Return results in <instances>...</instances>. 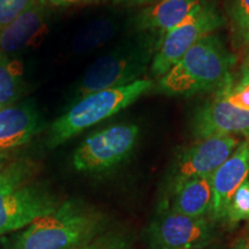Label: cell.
I'll return each mask as SVG.
<instances>
[{
  "mask_svg": "<svg viewBox=\"0 0 249 249\" xmlns=\"http://www.w3.org/2000/svg\"><path fill=\"white\" fill-rule=\"evenodd\" d=\"M46 1H48L49 5L54 6V7L67 8L73 7V6L89 4V2H92L93 0H46Z\"/></svg>",
  "mask_w": 249,
  "mask_h": 249,
  "instance_id": "7402d4cb",
  "label": "cell"
},
{
  "mask_svg": "<svg viewBox=\"0 0 249 249\" xmlns=\"http://www.w3.org/2000/svg\"><path fill=\"white\" fill-rule=\"evenodd\" d=\"M34 173L28 160L0 165V235L27 227L60 205L42 183L34 181Z\"/></svg>",
  "mask_w": 249,
  "mask_h": 249,
  "instance_id": "7a4b0ae2",
  "label": "cell"
},
{
  "mask_svg": "<svg viewBox=\"0 0 249 249\" xmlns=\"http://www.w3.org/2000/svg\"><path fill=\"white\" fill-rule=\"evenodd\" d=\"M233 249H249V231L236 241V244L233 246Z\"/></svg>",
  "mask_w": 249,
  "mask_h": 249,
  "instance_id": "cb8c5ba5",
  "label": "cell"
},
{
  "mask_svg": "<svg viewBox=\"0 0 249 249\" xmlns=\"http://www.w3.org/2000/svg\"><path fill=\"white\" fill-rule=\"evenodd\" d=\"M126 245L117 236H107V238L98 239L96 241H90L88 244L80 246L74 249H124Z\"/></svg>",
  "mask_w": 249,
  "mask_h": 249,
  "instance_id": "44dd1931",
  "label": "cell"
},
{
  "mask_svg": "<svg viewBox=\"0 0 249 249\" xmlns=\"http://www.w3.org/2000/svg\"><path fill=\"white\" fill-rule=\"evenodd\" d=\"M191 126L197 141L213 136L249 134V111L233 107L218 93L196 112Z\"/></svg>",
  "mask_w": 249,
  "mask_h": 249,
  "instance_id": "30bf717a",
  "label": "cell"
},
{
  "mask_svg": "<svg viewBox=\"0 0 249 249\" xmlns=\"http://www.w3.org/2000/svg\"><path fill=\"white\" fill-rule=\"evenodd\" d=\"M226 13L231 24L233 45L249 46V0H227Z\"/></svg>",
  "mask_w": 249,
  "mask_h": 249,
  "instance_id": "ac0fdd59",
  "label": "cell"
},
{
  "mask_svg": "<svg viewBox=\"0 0 249 249\" xmlns=\"http://www.w3.org/2000/svg\"><path fill=\"white\" fill-rule=\"evenodd\" d=\"M213 197V176L197 177L166 195L163 208L189 217H209Z\"/></svg>",
  "mask_w": 249,
  "mask_h": 249,
  "instance_id": "9a60e30c",
  "label": "cell"
},
{
  "mask_svg": "<svg viewBox=\"0 0 249 249\" xmlns=\"http://www.w3.org/2000/svg\"><path fill=\"white\" fill-rule=\"evenodd\" d=\"M24 90L23 66L18 60H0V110L13 107Z\"/></svg>",
  "mask_w": 249,
  "mask_h": 249,
  "instance_id": "e0dca14e",
  "label": "cell"
},
{
  "mask_svg": "<svg viewBox=\"0 0 249 249\" xmlns=\"http://www.w3.org/2000/svg\"><path fill=\"white\" fill-rule=\"evenodd\" d=\"M238 83H249V52L246 55L245 60L241 65Z\"/></svg>",
  "mask_w": 249,
  "mask_h": 249,
  "instance_id": "603a6c76",
  "label": "cell"
},
{
  "mask_svg": "<svg viewBox=\"0 0 249 249\" xmlns=\"http://www.w3.org/2000/svg\"><path fill=\"white\" fill-rule=\"evenodd\" d=\"M31 1L33 0H0V30L22 13Z\"/></svg>",
  "mask_w": 249,
  "mask_h": 249,
  "instance_id": "ffe728a7",
  "label": "cell"
},
{
  "mask_svg": "<svg viewBox=\"0 0 249 249\" xmlns=\"http://www.w3.org/2000/svg\"><path fill=\"white\" fill-rule=\"evenodd\" d=\"M235 55L216 35H208L192 46L169 71L160 77L156 90L169 96H191L223 88L230 82Z\"/></svg>",
  "mask_w": 249,
  "mask_h": 249,
  "instance_id": "6da1fadb",
  "label": "cell"
},
{
  "mask_svg": "<svg viewBox=\"0 0 249 249\" xmlns=\"http://www.w3.org/2000/svg\"><path fill=\"white\" fill-rule=\"evenodd\" d=\"M246 180H249V141L240 143L213 174L211 220L224 222L233 194Z\"/></svg>",
  "mask_w": 249,
  "mask_h": 249,
  "instance_id": "8fae6325",
  "label": "cell"
},
{
  "mask_svg": "<svg viewBox=\"0 0 249 249\" xmlns=\"http://www.w3.org/2000/svg\"><path fill=\"white\" fill-rule=\"evenodd\" d=\"M140 136L134 124H114L87 138L73 155L79 172H102L120 164L132 154Z\"/></svg>",
  "mask_w": 249,
  "mask_h": 249,
  "instance_id": "52a82bcc",
  "label": "cell"
},
{
  "mask_svg": "<svg viewBox=\"0 0 249 249\" xmlns=\"http://www.w3.org/2000/svg\"><path fill=\"white\" fill-rule=\"evenodd\" d=\"M102 225L101 216L79 201H66L20 233L13 249H74L88 244Z\"/></svg>",
  "mask_w": 249,
  "mask_h": 249,
  "instance_id": "277c9868",
  "label": "cell"
},
{
  "mask_svg": "<svg viewBox=\"0 0 249 249\" xmlns=\"http://www.w3.org/2000/svg\"><path fill=\"white\" fill-rule=\"evenodd\" d=\"M2 160H4V155H0V165H1Z\"/></svg>",
  "mask_w": 249,
  "mask_h": 249,
  "instance_id": "484cf974",
  "label": "cell"
},
{
  "mask_svg": "<svg viewBox=\"0 0 249 249\" xmlns=\"http://www.w3.org/2000/svg\"><path fill=\"white\" fill-rule=\"evenodd\" d=\"M48 14L46 0H33L22 13L0 30L1 53L7 57L39 42L48 30Z\"/></svg>",
  "mask_w": 249,
  "mask_h": 249,
  "instance_id": "7c38bea8",
  "label": "cell"
},
{
  "mask_svg": "<svg viewBox=\"0 0 249 249\" xmlns=\"http://www.w3.org/2000/svg\"><path fill=\"white\" fill-rule=\"evenodd\" d=\"M151 249H201L214 239L213 220L189 217L161 208L148 231Z\"/></svg>",
  "mask_w": 249,
  "mask_h": 249,
  "instance_id": "ba28073f",
  "label": "cell"
},
{
  "mask_svg": "<svg viewBox=\"0 0 249 249\" xmlns=\"http://www.w3.org/2000/svg\"><path fill=\"white\" fill-rule=\"evenodd\" d=\"M205 0H158L142 9L134 18L139 31L158 34L160 40L167 31L181 23Z\"/></svg>",
  "mask_w": 249,
  "mask_h": 249,
  "instance_id": "5bb4252c",
  "label": "cell"
},
{
  "mask_svg": "<svg viewBox=\"0 0 249 249\" xmlns=\"http://www.w3.org/2000/svg\"><path fill=\"white\" fill-rule=\"evenodd\" d=\"M43 127L38 110L29 102L0 110V155L27 144Z\"/></svg>",
  "mask_w": 249,
  "mask_h": 249,
  "instance_id": "4fadbf2b",
  "label": "cell"
},
{
  "mask_svg": "<svg viewBox=\"0 0 249 249\" xmlns=\"http://www.w3.org/2000/svg\"><path fill=\"white\" fill-rule=\"evenodd\" d=\"M239 145L236 136H213L198 140L177 157L167 178L166 195L193 178L213 176Z\"/></svg>",
  "mask_w": 249,
  "mask_h": 249,
  "instance_id": "9c48e42d",
  "label": "cell"
},
{
  "mask_svg": "<svg viewBox=\"0 0 249 249\" xmlns=\"http://www.w3.org/2000/svg\"><path fill=\"white\" fill-rule=\"evenodd\" d=\"M242 220H249V180H246L233 194L224 222L232 226Z\"/></svg>",
  "mask_w": 249,
  "mask_h": 249,
  "instance_id": "d6986e66",
  "label": "cell"
},
{
  "mask_svg": "<svg viewBox=\"0 0 249 249\" xmlns=\"http://www.w3.org/2000/svg\"><path fill=\"white\" fill-rule=\"evenodd\" d=\"M160 43V37L157 34L139 31L138 35L103 54L81 79L76 88L77 99L139 81L151 65Z\"/></svg>",
  "mask_w": 249,
  "mask_h": 249,
  "instance_id": "3957f363",
  "label": "cell"
},
{
  "mask_svg": "<svg viewBox=\"0 0 249 249\" xmlns=\"http://www.w3.org/2000/svg\"><path fill=\"white\" fill-rule=\"evenodd\" d=\"M158 1V0H149V4H152V2H156Z\"/></svg>",
  "mask_w": 249,
  "mask_h": 249,
  "instance_id": "83f0119b",
  "label": "cell"
},
{
  "mask_svg": "<svg viewBox=\"0 0 249 249\" xmlns=\"http://www.w3.org/2000/svg\"><path fill=\"white\" fill-rule=\"evenodd\" d=\"M152 85L151 80H139L130 85L101 90L77 99L66 113L50 126L48 145L58 147L83 130L124 110L150 90Z\"/></svg>",
  "mask_w": 249,
  "mask_h": 249,
  "instance_id": "5b68a950",
  "label": "cell"
},
{
  "mask_svg": "<svg viewBox=\"0 0 249 249\" xmlns=\"http://www.w3.org/2000/svg\"><path fill=\"white\" fill-rule=\"evenodd\" d=\"M4 57H6V55H4V54H2V53H1V51H0V60H1V59H2V58H4Z\"/></svg>",
  "mask_w": 249,
  "mask_h": 249,
  "instance_id": "4316f807",
  "label": "cell"
},
{
  "mask_svg": "<svg viewBox=\"0 0 249 249\" xmlns=\"http://www.w3.org/2000/svg\"><path fill=\"white\" fill-rule=\"evenodd\" d=\"M118 4H128V5H142L149 4V0H112Z\"/></svg>",
  "mask_w": 249,
  "mask_h": 249,
  "instance_id": "d4e9b609",
  "label": "cell"
},
{
  "mask_svg": "<svg viewBox=\"0 0 249 249\" xmlns=\"http://www.w3.org/2000/svg\"><path fill=\"white\" fill-rule=\"evenodd\" d=\"M119 29V23L113 18H99L81 29L71 42V51L85 54L107 43Z\"/></svg>",
  "mask_w": 249,
  "mask_h": 249,
  "instance_id": "2e32d148",
  "label": "cell"
},
{
  "mask_svg": "<svg viewBox=\"0 0 249 249\" xmlns=\"http://www.w3.org/2000/svg\"><path fill=\"white\" fill-rule=\"evenodd\" d=\"M226 18L216 6L204 1L161 38L150 65L151 75L161 77L192 46L224 26Z\"/></svg>",
  "mask_w": 249,
  "mask_h": 249,
  "instance_id": "8992f818",
  "label": "cell"
}]
</instances>
